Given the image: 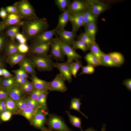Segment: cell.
Segmentation results:
<instances>
[{
	"mask_svg": "<svg viewBox=\"0 0 131 131\" xmlns=\"http://www.w3.org/2000/svg\"><path fill=\"white\" fill-rule=\"evenodd\" d=\"M25 20L22 26V32L27 39H31L48 28L49 25L45 18L38 17Z\"/></svg>",
	"mask_w": 131,
	"mask_h": 131,
	"instance_id": "6da1fadb",
	"label": "cell"
},
{
	"mask_svg": "<svg viewBox=\"0 0 131 131\" xmlns=\"http://www.w3.org/2000/svg\"><path fill=\"white\" fill-rule=\"evenodd\" d=\"M35 68L41 71H51L54 67L53 58L50 55H38L31 54L29 58Z\"/></svg>",
	"mask_w": 131,
	"mask_h": 131,
	"instance_id": "7a4b0ae2",
	"label": "cell"
},
{
	"mask_svg": "<svg viewBox=\"0 0 131 131\" xmlns=\"http://www.w3.org/2000/svg\"><path fill=\"white\" fill-rule=\"evenodd\" d=\"M13 5L17 8L18 15L22 19L27 20L38 17L34 8L28 0H21Z\"/></svg>",
	"mask_w": 131,
	"mask_h": 131,
	"instance_id": "3957f363",
	"label": "cell"
},
{
	"mask_svg": "<svg viewBox=\"0 0 131 131\" xmlns=\"http://www.w3.org/2000/svg\"><path fill=\"white\" fill-rule=\"evenodd\" d=\"M46 123L48 128L56 131H72L63 119L56 114H49Z\"/></svg>",
	"mask_w": 131,
	"mask_h": 131,
	"instance_id": "277c9868",
	"label": "cell"
},
{
	"mask_svg": "<svg viewBox=\"0 0 131 131\" xmlns=\"http://www.w3.org/2000/svg\"><path fill=\"white\" fill-rule=\"evenodd\" d=\"M50 55L52 58L58 61L64 60L65 55L58 37L53 38L50 41Z\"/></svg>",
	"mask_w": 131,
	"mask_h": 131,
	"instance_id": "5b68a950",
	"label": "cell"
},
{
	"mask_svg": "<svg viewBox=\"0 0 131 131\" xmlns=\"http://www.w3.org/2000/svg\"><path fill=\"white\" fill-rule=\"evenodd\" d=\"M89 8L86 0H75L71 2L66 10L70 14L82 13Z\"/></svg>",
	"mask_w": 131,
	"mask_h": 131,
	"instance_id": "8992f818",
	"label": "cell"
},
{
	"mask_svg": "<svg viewBox=\"0 0 131 131\" xmlns=\"http://www.w3.org/2000/svg\"><path fill=\"white\" fill-rule=\"evenodd\" d=\"M89 9L97 18L102 13L108 9L110 6L106 3L98 0H87Z\"/></svg>",
	"mask_w": 131,
	"mask_h": 131,
	"instance_id": "52a82bcc",
	"label": "cell"
},
{
	"mask_svg": "<svg viewBox=\"0 0 131 131\" xmlns=\"http://www.w3.org/2000/svg\"><path fill=\"white\" fill-rule=\"evenodd\" d=\"M73 62L67 61L63 63H54V67L59 70L60 73L65 81H67L69 83H71L72 80L71 66Z\"/></svg>",
	"mask_w": 131,
	"mask_h": 131,
	"instance_id": "ba28073f",
	"label": "cell"
},
{
	"mask_svg": "<svg viewBox=\"0 0 131 131\" xmlns=\"http://www.w3.org/2000/svg\"><path fill=\"white\" fill-rule=\"evenodd\" d=\"M65 81L60 73L57 74L53 80L49 82L48 90L63 92L66 91L67 88L65 84Z\"/></svg>",
	"mask_w": 131,
	"mask_h": 131,
	"instance_id": "9c48e42d",
	"label": "cell"
},
{
	"mask_svg": "<svg viewBox=\"0 0 131 131\" xmlns=\"http://www.w3.org/2000/svg\"><path fill=\"white\" fill-rule=\"evenodd\" d=\"M48 114L47 110L42 109H38L32 121V125L36 128L41 129L46 122V116Z\"/></svg>",
	"mask_w": 131,
	"mask_h": 131,
	"instance_id": "30bf717a",
	"label": "cell"
},
{
	"mask_svg": "<svg viewBox=\"0 0 131 131\" xmlns=\"http://www.w3.org/2000/svg\"><path fill=\"white\" fill-rule=\"evenodd\" d=\"M63 53L67 57V61L73 62L81 58L82 57L78 54L71 46L66 43L58 37Z\"/></svg>",
	"mask_w": 131,
	"mask_h": 131,
	"instance_id": "8fae6325",
	"label": "cell"
},
{
	"mask_svg": "<svg viewBox=\"0 0 131 131\" xmlns=\"http://www.w3.org/2000/svg\"><path fill=\"white\" fill-rule=\"evenodd\" d=\"M56 30L53 29L43 32L31 39L32 44L50 42L56 34Z\"/></svg>",
	"mask_w": 131,
	"mask_h": 131,
	"instance_id": "7c38bea8",
	"label": "cell"
},
{
	"mask_svg": "<svg viewBox=\"0 0 131 131\" xmlns=\"http://www.w3.org/2000/svg\"><path fill=\"white\" fill-rule=\"evenodd\" d=\"M50 48V42L32 44L29 48V52L31 54L46 55Z\"/></svg>",
	"mask_w": 131,
	"mask_h": 131,
	"instance_id": "4fadbf2b",
	"label": "cell"
},
{
	"mask_svg": "<svg viewBox=\"0 0 131 131\" xmlns=\"http://www.w3.org/2000/svg\"><path fill=\"white\" fill-rule=\"evenodd\" d=\"M56 34L59 36L64 42L71 46H72L76 36V32L73 30L67 31L64 29L56 30Z\"/></svg>",
	"mask_w": 131,
	"mask_h": 131,
	"instance_id": "5bb4252c",
	"label": "cell"
},
{
	"mask_svg": "<svg viewBox=\"0 0 131 131\" xmlns=\"http://www.w3.org/2000/svg\"><path fill=\"white\" fill-rule=\"evenodd\" d=\"M7 90L8 97L15 102L25 98V94L22 90L20 86L15 85Z\"/></svg>",
	"mask_w": 131,
	"mask_h": 131,
	"instance_id": "9a60e30c",
	"label": "cell"
},
{
	"mask_svg": "<svg viewBox=\"0 0 131 131\" xmlns=\"http://www.w3.org/2000/svg\"><path fill=\"white\" fill-rule=\"evenodd\" d=\"M69 21L71 24L72 30L76 32L82 26H84L83 13L70 15Z\"/></svg>",
	"mask_w": 131,
	"mask_h": 131,
	"instance_id": "2e32d148",
	"label": "cell"
},
{
	"mask_svg": "<svg viewBox=\"0 0 131 131\" xmlns=\"http://www.w3.org/2000/svg\"><path fill=\"white\" fill-rule=\"evenodd\" d=\"M22 19L17 14H8L6 19L3 21L7 27L15 25L22 26L24 23Z\"/></svg>",
	"mask_w": 131,
	"mask_h": 131,
	"instance_id": "e0dca14e",
	"label": "cell"
},
{
	"mask_svg": "<svg viewBox=\"0 0 131 131\" xmlns=\"http://www.w3.org/2000/svg\"><path fill=\"white\" fill-rule=\"evenodd\" d=\"M18 64L20 68L24 70L28 74L31 76L36 75V72L35 68L29 58L26 57Z\"/></svg>",
	"mask_w": 131,
	"mask_h": 131,
	"instance_id": "ac0fdd59",
	"label": "cell"
},
{
	"mask_svg": "<svg viewBox=\"0 0 131 131\" xmlns=\"http://www.w3.org/2000/svg\"><path fill=\"white\" fill-rule=\"evenodd\" d=\"M31 79L35 89L45 91L49 90V82L41 79L36 75L32 76Z\"/></svg>",
	"mask_w": 131,
	"mask_h": 131,
	"instance_id": "d6986e66",
	"label": "cell"
},
{
	"mask_svg": "<svg viewBox=\"0 0 131 131\" xmlns=\"http://www.w3.org/2000/svg\"><path fill=\"white\" fill-rule=\"evenodd\" d=\"M26 56V54L18 52L6 58V62L12 67L21 62Z\"/></svg>",
	"mask_w": 131,
	"mask_h": 131,
	"instance_id": "ffe728a7",
	"label": "cell"
},
{
	"mask_svg": "<svg viewBox=\"0 0 131 131\" xmlns=\"http://www.w3.org/2000/svg\"><path fill=\"white\" fill-rule=\"evenodd\" d=\"M84 26V33L92 40L95 41L96 35L98 30L96 23H91Z\"/></svg>",
	"mask_w": 131,
	"mask_h": 131,
	"instance_id": "44dd1931",
	"label": "cell"
},
{
	"mask_svg": "<svg viewBox=\"0 0 131 131\" xmlns=\"http://www.w3.org/2000/svg\"><path fill=\"white\" fill-rule=\"evenodd\" d=\"M70 14L66 10L63 12L59 16L58 23L55 29L58 30L64 29L69 21Z\"/></svg>",
	"mask_w": 131,
	"mask_h": 131,
	"instance_id": "7402d4cb",
	"label": "cell"
},
{
	"mask_svg": "<svg viewBox=\"0 0 131 131\" xmlns=\"http://www.w3.org/2000/svg\"><path fill=\"white\" fill-rule=\"evenodd\" d=\"M18 44L11 40L7 43L4 50V55L6 58L18 52Z\"/></svg>",
	"mask_w": 131,
	"mask_h": 131,
	"instance_id": "603a6c76",
	"label": "cell"
},
{
	"mask_svg": "<svg viewBox=\"0 0 131 131\" xmlns=\"http://www.w3.org/2000/svg\"><path fill=\"white\" fill-rule=\"evenodd\" d=\"M20 26L17 25L8 26L6 28L4 33L7 37H9L11 41L15 42L16 35L19 32Z\"/></svg>",
	"mask_w": 131,
	"mask_h": 131,
	"instance_id": "cb8c5ba5",
	"label": "cell"
},
{
	"mask_svg": "<svg viewBox=\"0 0 131 131\" xmlns=\"http://www.w3.org/2000/svg\"><path fill=\"white\" fill-rule=\"evenodd\" d=\"M100 65L108 67H120L121 66L115 63L108 54L104 53L100 60Z\"/></svg>",
	"mask_w": 131,
	"mask_h": 131,
	"instance_id": "d4e9b609",
	"label": "cell"
},
{
	"mask_svg": "<svg viewBox=\"0 0 131 131\" xmlns=\"http://www.w3.org/2000/svg\"><path fill=\"white\" fill-rule=\"evenodd\" d=\"M66 114L69 117V121L74 126L79 129L81 131H83L82 126L81 118L71 114L68 111H66Z\"/></svg>",
	"mask_w": 131,
	"mask_h": 131,
	"instance_id": "484cf974",
	"label": "cell"
},
{
	"mask_svg": "<svg viewBox=\"0 0 131 131\" xmlns=\"http://www.w3.org/2000/svg\"><path fill=\"white\" fill-rule=\"evenodd\" d=\"M108 54L113 61L116 64L121 66L124 63V57L120 52H113Z\"/></svg>",
	"mask_w": 131,
	"mask_h": 131,
	"instance_id": "4316f807",
	"label": "cell"
},
{
	"mask_svg": "<svg viewBox=\"0 0 131 131\" xmlns=\"http://www.w3.org/2000/svg\"><path fill=\"white\" fill-rule=\"evenodd\" d=\"M84 26L92 22L96 23L97 18L96 17L89 9L83 13Z\"/></svg>",
	"mask_w": 131,
	"mask_h": 131,
	"instance_id": "83f0119b",
	"label": "cell"
},
{
	"mask_svg": "<svg viewBox=\"0 0 131 131\" xmlns=\"http://www.w3.org/2000/svg\"><path fill=\"white\" fill-rule=\"evenodd\" d=\"M84 58L88 65L94 67L100 65L99 60L90 52L87 54L85 56Z\"/></svg>",
	"mask_w": 131,
	"mask_h": 131,
	"instance_id": "f1b7e54d",
	"label": "cell"
},
{
	"mask_svg": "<svg viewBox=\"0 0 131 131\" xmlns=\"http://www.w3.org/2000/svg\"><path fill=\"white\" fill-rule=\"evenodd\" d=\"M89 49L90 50V53L96 57L99 61L104 54L96 42L90 46Z\"/></svg>",
	"mask_w": 131,
	"mask_h": 131,
	"instance_id": "f546056e",
	"label": "cell"
},
{
	"mask_svg": "<svg viewBox=\"0 0 131 131\" xmlns=\"http://www.w3.org/2000/svg\"><path fill=\"white\" fill-rule=\"evenodd\" d=\"M82 103L80 102V99L77 98H72L71 99L70 110H74L81 113L84 117L88 119V117L82 113L80 109V107Z\"/></svg>",
	"mask_w": 131,
	"mask_h": 131,
	"instance_id": "4dcf8cb0",
	"label": "cell"
},
{
	"mask_svg": "<svg viewBox=\"0 0 131 131\" xmlns=\"http://www.w3.org/2000/svg\"><path fill=\"white\" fill-rule=\"evenodd\" d=\"M0 83L1 87L7 90L16 85L14 76L9 78L3 77L1 78Z\"/></svg>",
	"mask_w": 131,
	"mask_h": 131,
	"instance_id": "1f68e13d",
	"label": "cell"
},
{
	"mask_svg": "<svg viewBox=\"0 0 131 131\" xmlns=\"http://www.w3.org/2000/svg\"><path fill=\"white\" fill-rule=\"evenodd\" d=\"M49 93L48 91H44L38 97L37 101L41 109L47 110L46 100Z\"/></svg>",
	"mask_w": 131,
	"mask_h": 131,
	"instance_id": "d6a6232c",
	"label": "cell"
},
{
	"mask_svg": "<svg viewBox=\"0 0 131 131\" xmlns=\"http://www.w3.org/2000/svg\"><path fill=\"white\" fill-rule=\"evenodd\" d=\"M5 102L7 110L11 113L18 111L15 102L10 97H8L5 100Z\"/></svg>",
	"mask_w": 131,
	"mask_h": 131,
	"instance_id": "836d02e7",
	"label": "cell"
},
{
	"mask_svg": "<svg viewBox=\"0 0 131 131\" xmlns=\"http://www.w3.org/2000/svg\"><path fill=\"white\" fill-rule=\"evenodd\" d=\"M75 62H72L71 66V71L72 75L76 77L77 73L81 67L82 66L81 60H78Z\"/></svg>",
	"mask_w": 131,
	"mask_h": 131,
	"instance_id": "e575fe53",
	"label": "cell"
},
{
	"mask_svg": "<svg viewBox=\"0 0 131 131\" xmlns=\"http://www.w3.org/2000/svg\"><path fill=\"white\" fill-rule=\"evenodd\" d=\"M55 2L60 10L63 12L66 10L71 2L69 0H55Z\"/></svg>",
	"mask_w": 131,
	"mask_h": 131,
	"instance_id": "d590c367",
	"label": "cell"
},
{
	"mask_svg": "<svg viewBox=\"0 0 131 131\" xmlns=\"http://www.w3.org/2000/svg\"><path fill=\"white\" fill-rule=\"evenodd\" d=\"M78 40L82 41L85 44L89 49L90 46L96 42L91 39L84 33H82L77 37Z\"/></svg>",
	"mask_w": 131,
	"mask_h": 131,
	"instance_id": "8d00e7d4",
	"label": "cell"
},
{
	"mask_svg": "<svg viewBox=\"0 0 131 131\" xmlns=\"http://www.w3.org/2000/svg\"><path fill=\"white\" fill-rule=\"evenodd\" d=\"M38 110L27 107L22 112V115L28 120L31 121Z\"/></svg>",
	"mask_w": 131,
	"mask_h": 131,
	"instance_id": "74e56055",
	"label": "cell"
},
{
	"mask_svg": "<svg viewBox=\"0 0 131 131\" xmlns=\"http://www.w3.org/2000/svg\"><path fill=\"white\" fill-rule=\"evenodd\" d=\"M72 47L75 49H79L85 52L89 49L86 45L82 41L78 40H74L72 45Z\"/></svg>",
	"mask_w": 131,
	"mask_h": 131,
	"instance_id": "f35d334b",
	"label": "cell"
},
{
	"mask_svg": "<svg viewBox=\"0 0 131 131\" xmlns=\"http://www.w3.org/2000/svg\"><path fill=\"white\" fill-rule=\"evenodd\" d=\"M21 87L25 94L29 95L35 89L32 82L28 80L21 86Z\"/></svg>",
	"mask_w": 131,
	"mask_h": 131,
	"instance_id": "ab89813d",
	"label": "cell"
},
{
	"mask_svg": "<svg viewBox=\"0 0 131 131\" xmlns=\"http://www.w3.org/2000/svg\"><path fill=\"white\" fill-rule=\"evenodd\" d=\"M82 71L79 75L84 74H93L95 71V67L88 64L85 66H82Z\"/></svg>",
	"mask_w": 131,
	"mask_h": 131,
	"instance_id": "60d3db41",
	"label": "cell"
},
{
	"mask_svg": "<svg viewBox=\"0 0 131 131\" xmlns=\"http://www.w3.org/2000/svg\"><path fill=\"white\" fill-rule=\"evenodd\" d=\"M27 107L34 109H41L37 101L33 100L29 97L26 98Z\"/></svg>",
	"mask_w": 131,
	"mask_h": 131,
	"instance_id": "b9f144b4",
	"label": "cell"
},
{
	"mask_svg": "<svg viewBox=\"0 0 131 131\" xmlns=\"http://www.w3.org/2000/svg\"><path fill=\"white\" fill-rule=\"evenodd\" d=\"M7 36L4 33H0V54L4 51L6 44L8 41Z\"/></svg>",
	"mask_w": 131,
	"mask_h": 131,
	"instance_id": "7bdbcfd3",
	"label": "cell"
},
{
	"mask_svg": "<svg viewBox=\"0 0 131 131\" xmlns=\"http://www.w3.org/2000/svg\"><path fill=\"white\" fill-rule=\"evenodd\" d=\"M17 111L22 112L27 106L26 98H24L15 102Z\"/></svg>",
	"mask_w": 131,
	"mask_h": 131,
	"instance_id": "ee69618b",
	"label": "cell"
},
{
	"mask_svg": "<svg viewBox=\"0 0 131 131\" xmlns=\"http://www.w3.org/2000/svg\"><path fill=\"white\" fill-rule=\"evenodd\" d=\"M47 91L35 89L29 95V97L32 100L37 101L40 95Z\"/></svg>",
	"mask_w": 131,
	"mask_h": 131,
	"instance_id": "f6af8a7d",
	"label": "cell"
},
{
	"mask_svg": "<svg viewBox=\"0 0 131 131\" xmlns=\"http://www.w3.org/2000/svg\"><path fill=\"white\" fill-rule=\"evenodd\" d=\"M18 52L20 53L26 54L29 52V48L26 44H18L17 47Z\"/></svg>",
	"mask_w": 131,
	"mask_h": 131,
	"instance_id": "bcb514c9",
	"label": "cell"
},
{
	"mask_svg": "<svg viewBox=\"0 0 131 131\" xmlns=\"http://www.w3.org/2000/svg\"><path fill=\"white\" fill-rule=\"evenodd\" d=\"M15 39L20 44H26L27 39L23 33H18L15 36Z\"/></svg>",
	"mask_w": 131,
	"mask_h": 131,
	"instance_id": "7dc6e473",
	"label": "cell"
},
{
	"mask_svg": "<svg viewBox=\"0 0 131 131\" xmlns=\"http://www.w3.org/2000/svg\"><path fill=\"white\" fill-rule=\"evenodd\" d=\"M8 97V90L3 87H0V101L5 100Z\"/></svg>",
	"mask_w": 131,
	"mask_h": 131,
	"instance_id": "c3c4849f",
	"label": "cell"
},
{
	"mask_svg": "<svg viewBox=\"0 0 131 131\" xmlns=\"http://www.w3.org/2000/svg\"><path fill=\"white\" fill-rule=\"evenodd\" d=\"M11 115L12 113L9 111L6 110L1 114L0 117L2 121H7L10 119Z\"/></svg>",
	"mask_w": 131,
	"mask_h": 131,
	"instance_id": "681fc988",
	"label": "cell"
},
{
	"mask_svg": "<svg viewBox=\"0 0 131 131\" xmlns=\"http://www.w3.org/2000/svg\"><path fill=\"white\" fill-rule=\"evenodd\" d=\"M5 9L8 14H18L17 8L14 5L7 6Z\"/></svg>",
	"mask_w": 131,
	"mask_h": 131,
	"instance_id": "f907efd6",
	"label": "cell"
},
{
	"mask_svg": "<svg viewBox=\"0 0 131 131\" xmlns=\"http://www.w3.org/2000/svg\"><path fill=\"white\" fill-rule=\"evenodd\" d=\"M123 84L125 86L129 91H131V79H127L124 80L123 82Z\"/></svg>",
	"mask_w": 131,
	"mask_h": 131,
	"instance_id": "816d5d0a",
	"label": "cell"
},
{
	"mask_svg": "<svg viewBox=\"0 0 131 131\" xmlns=\"http://www.w3.org/2000/svg\"><path fill=\"white\" fill-rule=\"evenodd\" d=\"M5 8H1L0 9V17L3 21L5 20L7 17L8 14Z\"/></svg>",
	"mask_w": 131,
	"mask_h": 131,
	"instance_id": "f5cc1de1",
	"label": "cell"
},
{
	"mask_svg": "<svg viewBox=\"0 0 131 131\" xmlns=\"http://www.w3.org/2000/svg\"><path fill=\"white\" fill-rule=\"evenodd\" d=\"M6 110L5 100L0 101V113L1 114Z\"/></svg>",
	"mask_w": 131,
	"mask_h": 131,
	"instance_id": "db71d44e",
	"label": "cell"
},
{
	"mask_svg": "<svg viewBox=\"0 0 131 131\" xmlns=\"http://www.w3.org/2000/svg\"><path fill=\"white\" fill-rule=\"evenodd\" d=\"M6 63V59L5 57L0 55V68H5Z\"/></svg>",
	"mask_w": 131,
	"mask_h": 131,
	"instance_id": "11a10c76",
	"label": "cell"
},
{
	"mask_svg": "<svg viewBox=\"0 0 131 131\" xmlns=\"http://www.w3.org/2000/svg\"><path fill=\"white\" fill-rule=\"evenodd\" d=\"M3 76L4 77L9 78L13 76V75L8 70L5 68H3Z\"/></svg>",
	"mask_w": 131,
	"mask_h": 131,
	"instance_id": "9f6ffc18",
	"label": "cell"
},
{
	"mask_svg": "<svg viewBox=\"0 0 131 131\" xmlns=\"http://www.w3.org/2000/svg\"><path fill=\"white\" fill-rule=\"evenodd\" d=\"M27 80V78L21 77L19 80L16 82V85L21 86Z\"/></svg>",
	"mask_w": 131,
	"mask_h": 131,
	"instance_id": "6f0895ef",
	"label": "cell"
},
{
	"mask_svg": "<svg viewBox=\"0 0 131 131\" xmlns=\"http://www.w3.org/2000/svg\"><path fill=\"white\" fill-rule=\"evenodd\" d=\"M19 70L21 77L27 78L29 77L28 74L23 69L20 68Z\"/></svg>",
	"mask_w": 131,
	"mask_h": 131,
	"instance_id": "680465c9",
	"label": "cell"
},
{
	"mask_svg": "<svg viewBox=\"0 0 131 131\" xmlns=\"http://www.w3.org/2000/svg\"><path fill=\"white\" fill-rule=\"evenodd\" d=\"M7 28L3 21H1L0 20V33L3 32Z\"/></svg>",
	"mask_w": 131,
	"mask_h": 131,
	"instance_id": "91938a15",
	"label": "cell"
},
{
	"mask_svg": "<svg viewBox=\"0 0 131 131\" xmlns=\"http://www.w3.org/2000/svg\"><path fill=\"white\" fill-rule=\"evenodd\" d=\"M12 72L14 74L15 76L20 77V74L19 69L13 70Z\"/></svg>",
	"mask_w": 131,
	"mask_h": 131,
	"instance_id": "94428289",
	"label": "cell"
},
{
	"mask_svg": "<svg viewBox=\"0 0 131 131\" xmlns=\"http://www.w3.org/2000/svg\"><path fill=\"white\" fill-rule=\"evenodd\" d=\"M41 131H56L49 128H47L45 127L41 129Z\"/></svg>",
	"mask_w": 131,
	"mask_h": 131,
	"instance_id": "6125c7cd",
	"label": "cell"
},
{
	"mask_svg": "<svg viewBox=\"0 0 131 131\" xmlns=\"http://www.w3.org/2000/svg\"><path fill=\"white\" fill-rule=\"evenodd\" d=\"M106 124L105 123H104L102 125L101 131H106Z\"/></svg>",
	"mask_w": 131,
	"mask_h": 131,
	"instance_id": "be15d7a7",
	"label": "cell"
},
{
	"mask_svg": "<svg viewBox=\"0 0 131 131\" xmlns=\"http://www.w3.org/2000/svg\"><path fill=\"white\" fill-rule=\"evenodd\" d=\"M84 131H97L92 127H89Z\"/></svg>",
	"mask_w": 131,
	"mask_h": 131,
	"instance_id": "e7e4bbea",
	"label": "cell"
},
{
	"mask_svg": "<svg viewBox=\"0 0 131 131\" xmlns=\"http://www.w3.org/2000/svg\"><path fill=\"white\" fill-rule=\"evenodd\" d=\"M3 68H0V76H3Z\"/></svg>",
	"mask_w": 131,
	"mask_h": 131,
	"instance_id": "03108f58",
	"label": "cell"
},
{
	"mask_svg": "<svg viewBox=\"0 0 131 131\" xmlns=\"http://www.w3.org/2000/svg\"><path fill=\"white\" fill-rule=\"evenodd\" d=\"M0 79H1V78H0ZM0 87H1L0 84Z\"/></svg>",
	"mask_w": 131,
	"mask_h": 131,
	"instance_id": "003e7915",
	"label": "cell"
}]
</instances>
